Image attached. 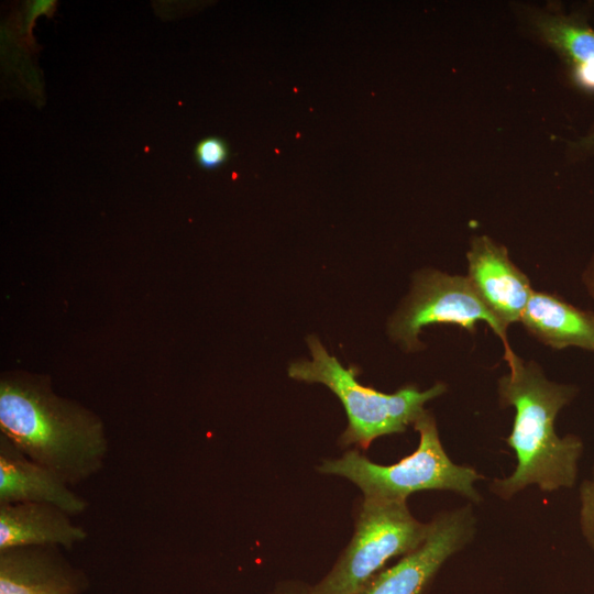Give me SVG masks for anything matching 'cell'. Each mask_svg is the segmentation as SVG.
Here are the masks:
<instances>
[{"mask_svg": "<svg viewBox=\"0 0 594 594\" xmlns=\"http://www.w3.org/2000/svg\"><path fill=\"white\" fill-rule=\"evenodd\" d=\"M505 361L509 371L498 380L497 393L501 407L515 409L506 442L517 464L512 475L495 479L491 491L507 501L531 485L547 493L573 487L583 441L575 435L558 436L554 424L578 387L550 381L537 362L516 353Z\"/></svg>", "mask_w": 594, "mask_h": 594, "instance_id": "cell-1", "label": "cell"}, {"mask_svg": "<svg viewBox=\"0 0 594 594\" xmlns=\"http://www.w3.org/2000/svg\"><path fill=\"white\" fill-rule=\"evenodd\" d=\"M0 431L69 486L97 474L109 446L101 419L56 395L47 378L7 375L0 382Z\"/></svg>", "mask_w": 594, "mask_h": 594, "instance_id": "cell-2", "label": "cell"}, {"mask_svg": "<svg viewBox=\"0 0 594 594\" xmlns=\"http://www.w3.org/2000/svg\"><path fill=\"white\" fill-rule=\"evenodd\" d=\"M413 426L419 433L418 447L396 463L378 464L351 449L340 458L323 460L317 471L346 479L364 499L406 502L418 492L450 491L479 504L482 496L475 483L484 476L472 466L452 462L440 440L435 416L426 409Z\"/></svg>", "mask_w": 594, "mask_h": 594, "instance_id": "cell-3", "label": "cell"}, {"mask_svg": "<svg viewBox=\"0 0 594 594\" xmlns=\"http://www.w3.org/2000/svg\"><path fill=\"white\" fill-rule=\"evenodd\" d=\"M307 343L311 360L292 363L288 376L306 383H320L340 399L348 417V427L339 438L343 448L355 446L365 451L382 436L405 432L426 410L425 404L448 389L444 383L438 382L425 391L408 384L395 393H382L362 385L356 380L359 370L355 366L344 367L316 336H309Z\"/></svg>", "mask_w": 594, "mask_h": 594, "instance_id": "cell-4", "label": "cell"}, {"mask_svg": "<svg viewBox=\"0 0 594 594\" xmlns=\"http://www.w3.org/2000/svg\"><path fill=\"white\" fill-rule=\"evenodd\" d=\"M429 522L416 519L407 502H361L354 532L312 594H355L385 564L417 549L427 538Z\"/></svg>", "mask_w": 594, "mask_h": 594, "instance_id": "cell-5", "label": "cell"}, {"mask_svg": "<svg viewBox=\"0 0 594 594\" xmlns=\"http://www.w3.org/2000/svg\"><path fill=\"white\" fill-rule=\"evenodd\" d=\"M480 321L501 339L504 360L512 356L507 329L481 301L466 276L425 268L415 274L409 295L389 319L388 334L403 350L415 352L422 348L424 327L453 324L474 333Z\"/></svg>", "mask_w": 594, "mask_h": 594, "instance_id": "cell-6", "label": "cell"}, {"mask_svg": "<svg viewBox=\"0 0 594 594\" xmlns=\"http://www.w3.org/2000/svg\"><path fill=\"white\" fill-rule=\"evenodd\" d=\"M429 526L417 549L383 569L355 594H426L446 561L472 541L476 518L468 504L438 513Z\"/></svg>", "mask_w": 594, "mask_h": 594, "instance_id": "cell-7", "label": "cell"}, {"mask_svg": "<svg viewBox=\"0 0 594 594\" xmlns=\"http://www.w3.org/2000/svg\"><path fill=\"white\" fill-rule=\"evenodd\" d=\"M466 261V278L485 307L505 329L519 322L534 289L507 249L488 235H476Z\"/></svg>", "mask_w": 594, "mask_h": 594, "instance_id": "cell-8", "label": "cell"}, {"mask_svg": "<svg viewBox=\"0 0 594 594\" xmlns=\"http://www.w3.org/2000/svg\"><path fill=\"white\" fill-rule=\"evenodd\" d=\"M86 573L59 547L30 546L0 551V594H82Z\"/></svg>", "mask_w": 594, "mask_h": 594, "instance_id": "cell-9", "label": "cell"}, {"mask_svg": "<svg viewBox=\"0 0 594 594\" xmlns=\"http://www.w3.org/2000/svg\"><path fill=\"white\" fill-rule=\"evenodd\" d=\"M531 31L562 61L578 90L594 95V28L581 12L525 7Z\"/></svg>", "mask_w": 594, "mask_h": 594, "instance_id": "cell-10", "label": "cell"}, {"mask_svg": "<svg viewBox=\"0 0 594 594\" xmlns=\"http://www.w3.org/2000/svg\"><path fill=\"white\" fill-rule=\"evenodd\" d=\"M41 503L77 516L88 502L55 472L36 463L0 435V504Z\"/></svg>", "mask_w": 594, "mask_h": 594, "instance_id": "cell-11", "label": "cell"}, {"mask_svg": "<svg viewBox=\"0 0 594 594\" xmlns=\"http://www.w3.org/2000/svg\"><path fill=\"white\" fill-rule=\"evenodd\" d=\"M70 517L48 504H0V551L30 546L72 549L85 541L88 534Z\"/></svg>", "mask_w": 594, "mask_h": 594, "instance_id": "cell-12", "label": "cell"}, {"mask_svg": "<svg viewBox=\"0 0 594 594\" xmlns=\"http://www.w3.org/2000/svg\"><path fill=\"white\" fill-rule=\"evenodd\" d=\"M519 322L532 338L553 350L574 346L594 352V312L556 294L534 289Z\"/></svg>", "mask_w": 594, "mask_h": 594, "instance_id": "cell-13", "label": "cell"}, {"mask_svg": "<svg viewBox=\"0 0 594 594\" xmlns=\"http://www.w3.org/2000/svg\"><path fill=\"white\" fill-rule=\"evenodd\" d=\"M229 157V146L219 136H207L195 147L197 164L205 169H215L223 165Z\"/></svg>", "mask_w": 594, "mask_h": 594, "instance_id": "cell-14", "label": "cell"}, {"mask_svg": "<svg viewBox=\"0 0 594 594\" xmlns=\"http://www.w3.org/2000/svg\"><path fill=\"white\" fill-rule=\"evenodd\" d=\"M580 528L594 550V466L592 477L584 480L580 486Z\"/></svg>", "mask_w": 594, "mask_h": 594, "instance_id": "cell-15", "label": "cell"}, {"mask_svg": "<svg viewBox=\"0 0 594 594\" xmlns=\"http://www.w3.org/2000/svg\"><path fill=\"white\" fill-rule=\"evenodd\" d=\"M571 155L576 158L594 156V125L570 144Z\"/></svg>", "mask_w": 594, "mask_h": 594, "instance_id": "cell-16", "label": "cell"}, {"mask_svg": "<svg viewBox=\"0 0 594 594\" xmlns=\"http://www.w3.org/2000/svg\"><path fill=\"white\" fill-rule=\"evenodd\" d=\"M266 594H312L311 585L299 580L277 582Z\"/></svg>", "mask_w": 594, "mask_h": 594, "instance_id": "cell-17", "label": "cell"}, {"mask_svg": "<svg viewBox=\"0 0 594 594\" xmlns=\"http://www.w3.org/2000/svg\"><path fill=\"white\" fill-rule=\"evenodd\" d=\"M55 7V1L52 0H36L28 7L26 11V24L31 29L35 19L42 14H48Z\"/></svg>", "mask_w": 594, "mask_h": 594, "instance_id": "cell-18", "label": "cell"}, {"mask_svg": "<svg viewBox=\"0 0 594 594\" xmlns=\"http://www.w3.org/2000/svg\"><path fill=\"white\" fill-rule=\"evenodd\" d=\"M582 282L594 301V253L582 273Z\"/></svg>", "mask_w": 594, "mask_h": 594, "instance_id": "cell-19", "label": "cell"}]
</instances>
